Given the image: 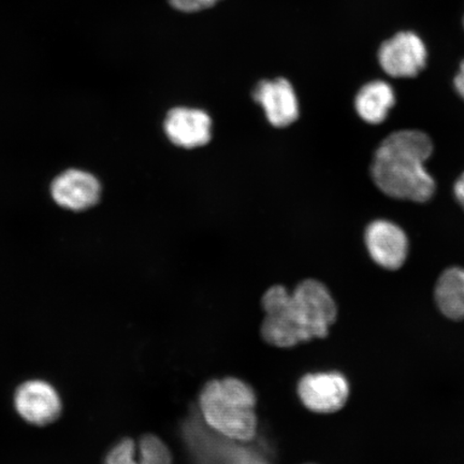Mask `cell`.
Returning a JSON list of instances; mask_svg holds the SVG:
<instances>
[{
  "label": "cell",
  "instance_id": "cell-3",
  "mask_svg": "<svg viewBox=\"0 0 464 464\" xmlns=\"http://www.w3.org/2000/svg\"><path fill=\"white\" fill-rule=\"evenodd\" d=\"M200 410L208 426L223 437L248 442L257 432L256 394L246 382L227 377L203 387Z\"/></svg>",
  "mask_w": 464,
  "mask_h": 464
},
{
  "label": "cell",
  "instance_id": "cell-9",
  "mask_svg": "<svg viewBox=\"0 0 464 464\" xmlns=\"http://www.w3.org/2000/svg\"><path fill=\"white\" fill-rule=\"evenodd\" d=\"M51 194L58 206L74 212L84 211L100 201L102 185L92 174L71 169L54 179Z\"/></svg>",
  "mask_w": 464,
  "mask_h": 464
},
{
  "label": "cell",
  "instance_id": "cell-5",
  "mask_svg": "<svg viewBox=\"0 0 464 464\" xmlns=\"http://www.w3.org/2000/svg\"><path fill=\"white\" fill-rule=\"evenodd\" d=\"M14 406L23 420L39 427L57 420L63 409L55 388L42 380L23 382L14 394Z\"/></svg>",
  "mask_w": 464,
  "mask_h": 464
},
{
  "label": "cell",
  "instance_id": "cell-4",
  "mask_svg": "<svg viewBox=\"0 0 464 464\" xmlns=\"http://www.w3.org/2000/svg\"><path fill=\"white\" fill-rule=\"evenodd\" d=\"M428 51L419 34L400 32L380 46L379 63L392 78H414L426 67Z\"/></svg>",
  "mask_w": 464,
  "mask_h": 464
},
{
  "label": "cell",
  "instance_id": "cell-11",
  "mask_svg": "<svg viewBox=\"0 0 464 464\" xmlns=\"http://www.w3.org/2000/svg\"><path fill=\"white\" fill-rule=\"evenodd\" d=\"M104 464H172L169 449L153 434L144 435L136 444L125 439L109 451Z\"/></svg>",
  "mask_w": 464,
  "mask_h": 464
},
{
  "label": "cell",
  "instance_id": "cell-1",
  "mask_svg": "<svg viewBox=\"0 0 464 464\" xmlns=\"http://www.w3.org/2000/svg\"><path fill=\"white\" fill-rule=\"evenodd\" d=\"M261 304L266 313L261 335L266 343L282 348L326 338L338 314L328 288L312 278L301 282L292 295L281 285L271 287Z\"/></svg>",
  "mask_w": 464,
  "mask_h": 464
},
{
  "label": "cell",
  "instance_id": "cell-13",
  "mask_svg": "<svg viewBox=\"0 0 464 464\" xmlns=\"http://www.w3.org/2000/svg\"><path fill=\"white\" fill-rule=\"evenodd\" d=\"M435 301L440 312L452 319H464V270L452 266L439 277L435 286Z\"/></svg>",
  "mask_w": 464,
  "mask_h": 464
},
{
  "label": "cell",
  "instance_id": "cell-7",
  "mask_svg": "<svg viewBox=\"0 0 464 464\" xmlns=\"http://www.w3.org/2000/svg\"><path fill=\"white\" fill-rule=\"evenodd\" d=\"M365 246L371 258L387 270H398L404 265L409 253L405 232L390 220L379 219L365 230Z\"/></svg>",
  "mask_w": 464,
  "mask_h": 464
},
{
  "label": "cell",
  "instance_id": "cell-18",
  "mask_svg": "<svg viewBox=\"0 0 464 464\" xmlns=\"http://www.w3.org/2000/svg\"><path fill=\"white\" fill-rule=\"evenodd\" d=\"M216 2H218V0H216Z\"/></svg>",
  "mask_w": 464,
  "mask_h": 464
},
{
  "label": "cell",
  "instance_id": "cell-6",
  "mask_svg": "<svg viewBox=\"0 0 464 464\" xmlns=\"http://www.w3.org/2000/svg\"><path fill=\"white\" fill-rule=\"evenodd\" d=\"M298 393L310 411L330 414L343 408L350 396V386L338 372L307 374L299 382Z\"/></svg>",
  "mask_w": 464,
  "mask_h": 464
},
{
  "label": "cell",
  "instance_id": "cell-10",
  "mask_svg": "<svg viewBox=\"0 0 464 464\" xmlns=\"http://www.w3.org/2000/svg\"><path fill=\"white\" fill-rule=\"evenodd\" d=\"M164 127L167 137L179 148L203 147L212 138V120L198 109L179 107L170 110Z\"/></svg>",
  "mask_w": 464,
  "mask_h": 464
},
{
  "label": "cell",
  "instance_id": "cell-8",
  "mask_svg": "<svg viewBox=\"0 0 464 464\" xmlns=\"http://www.w3.org/2000/svg\"><path fill=\"white\" fill-rule=\"evenodd\" d=\"M254 101L264 108L272 126L283 129L297 121L300 114L299 102L289 81L278 78L261 81L253 92Z\"/></svg>",
  "mask_w": 464,
  "mask_h": 464
},
{
  "label": "cell",
  "instance_id": "cell-14",
  "mask_svg": "<svg viewBox=\"0 0 464 464\" xmlns=\"http://www.w3.org/2000/svg\"><path fill=\"white\" fill-rule=\"evenodd\" d=\"M173 8L182 13L191 14L211 8L216 5V0H169Z\"/></svg>",
  "mask_w": 464,
  "mask_h": 464
},
{
  "label": "cell",
  "instance_id": "cell-15",
  "mask_svg": "<svg viewBox=\"0 0 464 464\" xmlns=\"http://www.w3.org/2000/svg\"><path fill=\"white\" fill-rule=\"evenodd\" d=\"M455 89L464 100V61L460 63L459 72L456 74Z\"/></svg>",
  "mask_w": 464,
  "mask_h": 464
},
{
  "label": "cell",
  "instance_id": "cell-2",
  "mask_svg": "<svg viewBox=\"0 0 464 464\" xmlns=\"http://www.w3.org/2000/svg\"><path fill=\"white\" fill-rule=\"evenodd\" d=\"M433 150L431 139L420 130L392 133L377 149L371 167L373 181L392 198L425 202L435 182L425 168Z\"/></svg>",
  "mask_w": 464,
  "mask_h": 464
},
{
  "label": "cell",
  "instance_id": "cell-16",
  "mask_svg": "<svg viewBox=\"0 0 464 464\" xmlns=\"http://www.w3.org/2000/svg\"><path fill=\"white\" fill-rule=\"evenodd\" d=\"M455 195L458 202H459L464 208V172L461 174V177L457 179L455 184Z\"/></svg>",
  "mask_w": 464,
  "mask_h": 464
},
{
  "label": "cell",
  "instance_id": "cell-17",
  "mask_svg": "<svg viewBox=\"0 0 464 464\" xmlns=\"http://www.w3.org/2000/svg\"><path fill=\"white\" fill-rule=\"evenodd\" d=\"M463 25H464V17H463Z\"/></svg>",
  "mask_w": 464,
  "mask_h": 464
},
{
  "label": "cell",
  "instance_id": "cell-12",
  "mask_svg": "<svg viewBox=\"0 0 464 464\" xmlns=\"http://www.w3.org/2000/svg\"><path fill=\"white\" fill-rule=\"evenodd\" d=\"M396 103V94L391 84L376 80L363 85L358 92L355 108L359 116L369 124L377 125L387 119Z\"/></svg>",
  "mask_w": 464,
  "mask_h": 464
}]
</instances>
